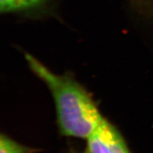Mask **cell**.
Returning <instances> with one entry per match:
<instances>
[{"label":"cell","instance_id":"obj_1","mask_svg":"<svg viewBox=\"0 0 153 153\" xmlns=\"http://www.w3.org/2000/svg\"><path fill=\"white\" fill-rule=\"evenodd\" d=\"M25 59L53 96L61 135L87 140L104 119L91 95L72 76L54 73L29 53Z\"/></svg>","mask_w":153,"mask_h":153},{"label":"cell","instance_id":"obj_2","mask_svg":"<svg viewBox=\"0 0 153 153\" xmlns=\"http://www.w3.org/2000/svg\"><path fill=\"white\" fill-rule=\"evenodd\" d=\"M87 140L89 153H131L120 132L104 118Z\"/></svg>","mask_w":153,"mask_h":153},{"label":"cell","instance_id":"obj_3","mask_svg":"<svg viewBox=\"0 0 153 153\" xmlns=\"http://www.w3.org/2000/svg\"><path fill=\"white\" fill-rule=\"evenodd\" d=\"M47 0H0L2 14L29 13L41 8Z\"/></svg>","mask_w":153,"mask_h":153},{"label":"cell","instance_id":"obj_4","mask_svg":"<svg viewBox=\"0 0 153 153\" xmlns=\"http://www.w3.org/2000/svg\"><path fill=\"white\" fill-rule=\"evenodd\" d=\"M38 151L37 149L16 142L4 134L0 136V153H36Z\"/></svg>","mask_w":153,"mask_h":153},{"label":"cell","instance_id":"obj_5","mask_svg":"<svg viewBox=\"0 0 153 153\" xmlns=\"http://www.w3.org/2000/svg\"><path fill=\"white\" fill-rule=\"evenodd\" d=\"M82 153H89V152H88V150H86L85 151V152H82Z\"/></svg>","mask_w":153,"mask_h":153}]
</instances>
